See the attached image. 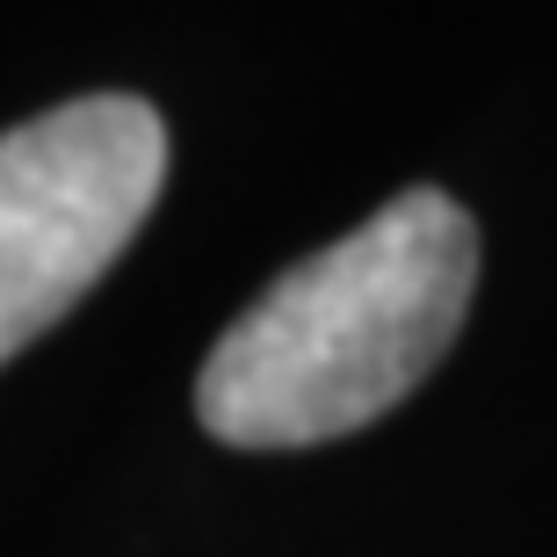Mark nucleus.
<instances>
[{
	"mask_svg": "<svg viewBox=\"0 0 557 557\" xmlns=\"http://www.w3.org/2000/svg\"><path fill=\"white\" fill-rule=\"evenodd\" d=\"M471 289L478 225L442 188H406L232 319L196 376V413L232 449L370 428L449 355Z\"/></svg>",
	"mask_w": 557,
	"mask_h": 557,
	"instance_id": "obj_1",
	"label": "nucleus"
},
{
	"mask_svg": "<svg viewBox=\"0 0 557 557\" xmlns=\"http://www.w3.org/2000/svg\"><path fill=\"white\" fill-rule=\"evenodd\" d=\"M166 182V124L138 95H81L0 138V362L116 269Z\"/></svg>",
	"mask_w": 557,
	"mask_h": 557,
	"instance_id": "obj_2",
	"label": "nucleus"
}]
</instances>
